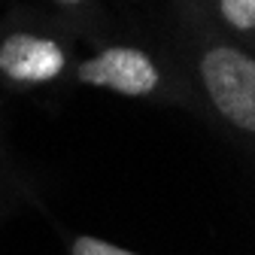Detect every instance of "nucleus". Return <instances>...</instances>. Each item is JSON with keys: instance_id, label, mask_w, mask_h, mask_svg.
Returning a JSON list of instances; mask_svg holds the SVG:
<instances>
[{"instance_id": "5", "label": "nucleus", "mask_w": 255, "mask_h": 255, "mask_svg": "<svg viewBox=\"0 0 255 255\" xmlns=\"http://www.w3.org/2000/svg\"><path fill=\"white\" fill-rule=\"evenodd\" d=\"M73 255H134V252H128V249H119L113 243H104L98 237H79L73 243Z\"/></svg>"}, {"instance_id": "3", "label": "nucleus", "mask_w": 255, "mask_h": 255, "mask_svg": "<svg viewBox=\"0 0 255 255\" xmlns=\"http://www.w3.org/2000/svg\"><path fill=\"white\" fill-rule=\"evenodd\" d=\"M0 70L12 79L24 82H46L64 70V52L43 37L12 34L0 46Z\"/></svg>"}, {"instance_id": "6", "label": "nucleus", "mask_w": 255, "mask_h": 255, "mask_svg": "<svg viewBox=\"0 0 255 255\" xmlns=\"http://www.w3.org/2000/svg\"><path fill=\"white\" fill-rule=\"evenodd\" d=\"M61 3H79V0H61Z\"/></svg>"}, {"instance_id": "1", "label": "nucleus", "mask_w": 255, "mask_h": 255, "mask_svg": "<svg viewBox=\"0 0 255 255\" xmlns=\"http://www.w3.org/2000/svg\"><path fill=\"white\" fill-rule=\"evenodd\" d=\"M201 76L219 113L234 125L255 128V61L234 49H213L201 61Z\"/></svg>"}, {"instance_id": "4", "label": "nucleus", "mask_w": 255, "mask_h": 255, "mask_svg": "<svg viewBox=\"0 0 255 255\" xmlns=\"http://www.w3.org/2000/svg\"><path fill=\"white\" fill-rule=\"evenodd\" d=\"M222 15L234 27L249 30L255 24V0H222Z\"/></svg>"}, {"instance_id": "2", "label": "nucleus", "mask_w": 255, "mask_h": 255, "mask_svg": "<svg viewBox=\"0 0 255 255\" xmlns=\"http://www.w3.org/2000/svg\"><path fill=\"white\" fill-rule=\"evenodd\" d=\"M79 79L91 85H107L122 94H149L158 85L155 64L137 49H107L94 61H85L79 67Z\"/></svg>"}]
</instances>
